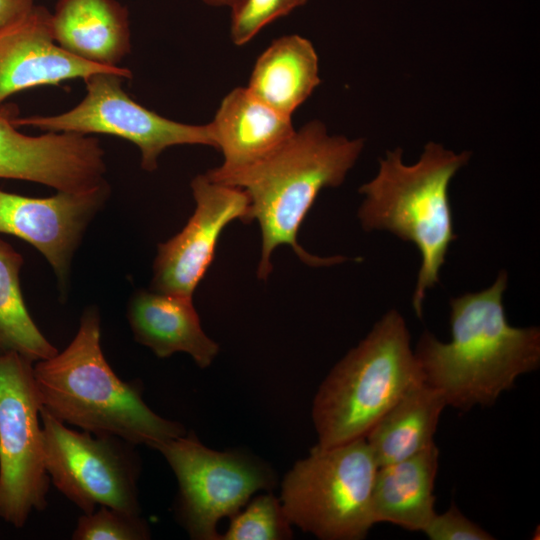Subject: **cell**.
<instances>
[{
    "mask_svg": "<svg viewBox=\"0 0 540 540\" xmlns=\"http://www.w3.org/2000/svg\"><path fill=\"white\" fill-rule=\"evenodd\" d=\"M507 283L501 271L490 287L450 300L451 341L429 331L420 336L414 354L424 383L438 390L446 405L463 412L491 406L520 375L538 369L540 328L508 323Z\"/></svg>",
    "mask_w": 540,
    "mask_h": 540,
    "instance_id": "6da1fadb",
    "label": "cell"
},
{
    "mask_svg": "<svg viewBox=\"0 0 540 540\" xmlns=\"http://www.w3.org/2000/svg\"><path fill=\"white\" fill-rule=\"evenodd\" d=\"M363 149V139L331 135L321 121L313 120L263 161L215 181L238 187L249 198L251 222L256 220L261 231L259 279L268 278L273 251L282 245L290 246L312 267L347 260L340 255L319 257L307 252L298 243V231L318 194L341 185Z\"/></svg>",
    "mask_w": 540,
    "mask_h": 540,
    "instance_id": "7a4b0ae2",
    "label": "cell"
},
{
    "mask_svg": "<svg viewBox=\"0 0 540 540\" xmlns=\"http://www.w3.org/2000/svg\"><path fill=\"white\" fill-rule=\"evenodd\" d=\"M100 324L98 309L87 308L69 345L34 363L41 408L83 431L152 449L184 435L181 423L161 417L144 402L139 384L114 373L101 348Z\"/></svg>",
    "mask_w": 540,
    "mask_h": 540,
    "instance_id": "3957f363",
    "label": "cell"
},
{
    "mask_svg": "<svg viewBox=\"0 0 540 540\" xmlns=\"http://www.w3.org/2000/svg\"><path fill=\"white\" fill-rule=\"evenodd\" d=\"M471 152H455L442 144L428 142L413 164H406L403 150L386 152L377 174L359 188L364 195L358 209L361 227L367 231H388L412 242L421 254L412 306L422 318L428 289L439 283L454 233L449 185L467 165Z\"/></svg>",
    "mask_w": 540,
    "mask_h": 540,
    "instance_id": "277c9868",
    "label": "cell"
},
{
    "mask_svg": "<svg viewBox=\"0 0 540 540\" xmlns=\"http://www.w3.org/2000/svg\"><path fill=\"white\" fill-rule=\"evenodd\" d=\"M422 382L405 319L390 309L319 386L312 405L317 444L329 447L365 438L412 387Z\"/></svg>",
    "mask_w": 540,
    "mask_h": 540,
    "instance_id": "5b68a950",
    "label": "cell"
},
{
    "mask_svg": "<svg viewBox=\"0 0 540 540\" xmlns=\"http://www.w3.org/2000/svg\"><path fill=\"white\" fill-rule=\"evenodd\" d=\"M378 464L365 438L314 446L285 475L280 502L292 525L321 540H361L375 524Z\"/></svg>",
    "mask_w": 540,
    "mask_h": 540,
    "instance_id": "8992f818",
    "label": "cell"
},
{
    "mask_svg": "<svg viewBox=\"0 0 540 540\" xmlns=\"http://www.w3.org/2000/svg\"><path fill=\"white\" fill-rule=\"evenodd\" d=\"M155 450L177 479L176 516L195 540H220L218 522L234 516L252 495L275 483L272 470L260 459L238 450H213L192 432Z\"/></svg>",
    "mask_w": 540,
    "mask_h": 540,
    "instance_id": "52a82bcc",
    "label": "cell"
},
{
    "mask_svg": "<svg viewBox=\"0 0 540 540\" xmlns=\"http://www.w3.org/2000/svg\"><path fill=\"white\" fill-rule=\"evenodd\" d=\"M33 365L17 353L0 355V518L15 528L48 504L50 478Z\"/></svg>",
    "mask_w": 540,
    "mask_h": 540,
    "instance_id": "ba28073f",
    "label": "cell"
},
{
    "mask_svg": "<svg viewBox=\"0 0 540 540\" xmlns=\"http://www.w3.org/2000/svg\"><path fill=\"white\" fill-rule=\"evenodd\" d=\"M45 467L50 482L83 513L107 506L140 514V459L134 444L111 435L72 430L41 408Z\"/></svg>",
    "mask_w": 540,
    "mask_h": 540,
    "instance_id": "9c48e42d",
    "label": "cell"
},
{
    "mask_svg": "<svg viewBox=\"0 0 540 540\" xmlns=\"http://www.w3.org/2000/svg\"><path fill=\"white\" fill-rule=\"evenodd\" d=\"M125 77L118 73H95L84 79L86 95L71 110L52 116L14 117L18 126L45 132L84 135L108 134L135 144L141 168L152 172L167 148L175 145H206L215 148L208 124L191 125L165 118L138 104L122 88Z\"/></svg>",
    "mask_w": 540,
    "mask_h": 540,
    "instance_id": "30bf717a",
    "label": "cell"
},
{
    "mask_svg": "<svg viewBox=\"0 0 540 540\" xmlns=\"http://www.w3.org/2000/svg\"><path fill=\"white\" fill-rule=\"evenodd\" d=\"M195 210L184 228L158 245L151 290L192 297L212 263L223 229L232 221L250 223V203L242 189L199 174L191 181Z\"/></svg>",
    "mask_w": 540,
    "mask_h": 540,
    "instance_id": "8fae6325",
    "label": "cell"
},
{
    "mask_svg": "<svg viewBox=\"0 0 540 540\" xmlns=\"http://www.w3.org/2000/svg\"><path fill=\"white\" fill-rule=\"evenodd\" d=\"M17 109L0 107V178L47 185L57 191L80 192L106 182L104 150L90 135L20 133L13 122Z\"/></svg>",
    "mask_w": 540,
    "mask_h": 540,
    "instance_id": "7c38bea8",
    "label": "cell"
},
{
    "mask_svg": "<svg viewBox=\"0 0 540 540\" xmlns=\"http://www.w3.org/2000/svg\"><path fill=\"white\" fill-rule=\"evenodd\" d=\"M106 182L86 191H57L33 198L0 190V234L16 236L35 247L65 289L72 257L84 231L109 195Z\"/></svg>",
    "mask_w": 540,
    "mask_h": 540,
    "instance_id": "4fadbf2b",
    "label": "cell"
},
{
    "mask_svg": "<svg viewBox=\"0 0 540 540\" xmlns=\"http://www.w3.org/2000/svg\"><path fill=\"white\" fill-rule=\"evenodd\" d=\"M101 72L132 77L127 68L97 65L63 50L52 35L51 12L43 6L35 5L22 19L0 29V107L25 89L84 80Z\"/></svg>",
    "mask_w": 540,
    "mask_h": 540,
    "instance_id": "5bb4252c",
    "label": "cell"
},
{
    "mask_svg": "<svg viewBox=\"0 0 540 540\" xmlns=\"http://www.w3.org/2000/svg\"><path fill=\"white\" fill-rule=\"evenodd\" d=\"M223 162L205 174L220 181L263 161L295 133L291 117L269 107L246 87L231 90L209 123Z\"/></svg>",
    "mask_w": 540,
    "mask_h": 540,
    "instance_id": "9a60e30c",
    "label": "cell"
},
{
    "mask_svg": "<svg viewBox=\"0 0 540 540\" xmlns=\"http://www.w3.org/2000/svg\"><path fill=\"white\" fill-rule=\"evenodd\" d=\"M127 317L135 340L159 358L182 352L207 368L219 352L202 329L192 297L140 290L129 302Z\"/></svg>",
    "mask_w": 540,
    "mask_h": 540,
    "instance_id": "2e32d148",
    "label": "cell"
},
{
    "mask_svg": "<svg viewBox=\"0 0 540 540\" xmlns=\"http://www.w3.org/2000/svg\"><path fill=\"white\" fill-rule=\"evenodd\" d=\"M51 31L63 50L97 65L119 67L130 51L128 10L116 0H58Z\"/></svg>",
    "mask_w": 540,
    "mask_h": 540,
    "instance_id": "e0dca14e",
    "label": "cell"
},
{
    "mask_svg": "<svg viewBox=\"0 0 540 540\" xmlns=\"http://www.w3.org/2000/svg\"><path fill=\"white\" fill-rule=\"evenodd\" d=\"M439 449L433 443L401 461L378 467L373 492L374 523L423 531L436 514L433 494Z\"/></svg>",
    "mask_w": 540,
    "mask_h": 540,
    "instance_id": "ac0fdd59",
    "label": "cell"
},
{
    "mask_svg": "<svg viewBox=\"0 0 540 540\" xmlns=\"http://www.w3.org/2000/svg\"><path fill=\"white\" fill-rule=\"evenodd\" d=\"M320 82L319 60L313 44L291 34L275 39L261 53L246 88L269 107L292 117Z\"/></svg>",
    "mask_w": 540,
    "mask_h": 540,
    "instance_id": "d6986e66",
    "label": "cell"
},
{
    "mask_svg": "<svg viewBox=\"0 0 540 540\" xmlns=\"http://www.w3.org/2000/svg\"><path fill=\"white\" fill-rule=\"evenodd\" d=\"M443 395L422 382L412 387L365 437L378 467L406 459L434 443Z\"/></svg>",
    "mask_w": 540,
    "mask_h": 540,
    "instance_id": "ffe728a7",
    "label": "cell"
},
{
    "mask_svg": "<svg viewBox=\"0 0 540 540\" xmlns=\"http://www.w3.org/2000/svg\"><path fill=\"white\" fill-rule=\"evenodd\" d=\"M23 258L0 239V355L17 353L34 363L58 351L30 316L21 292Z\"/></svg>",
    "mask_w": 540,
    "mask_h": 540,
    "instance_id": "44dd1931",
    "label": "cell"
},
{
    "mask_svg": "<svg viewBox=\"0 0 540 540\" xmlns=\"http://www.w3.org/2000/svg\"><path fill=\"white\" fill-rule=\"evenodd\" d=\"M230 519L220 540H284L292 537V524L280 499L270 492L252 499Z\"/></svg>",
    "mask_w": 540,
    "mask_h": 540,
    "instance_id": "7402d4cb",
    "label": "cell"
},
{
    "mask_svg": "<svg viewBox=\"0 0 540 540\" xmlns=\"http://www.w3.org/2000/svg\"><path fill=\"white\" fill-rule=\"evenodd\" d=\"M150 537V528L140 514L107 506L83 513L71 536L73 540H147Z\"/></svg>",
    "mask_w": 540,
    "mask_h": 540,
    "instance_id": "603a6c76",
    "label": "cell"
},
{
    "mask_svg": "<svg viewBox=\"0 0 540 540\" xmlns=\"http://www.w3.org/2000/svg\"><path fill=\"white\" fill-rule=\"evenodd\" d=\"M309 0H238L231 8L230 38L235 45L248 43L265 26L288 15Z\"/></svg>",
    "mask_w": 540,
    "mask_h": 540,
    "instance_id": "cb8c5ba5",
    "label": "cell"
},
{
    "mask_svg": "<svg viewBox=\"0 0 540 540\" xmlns=\"http://www.w3.org/2000/svg\"><path fill=\"white\" fill-rule=\"evenodd\" d=\"M423 532L431 540H493L495 537L462 514L454 504L435 514Z\"/></svg>",
    "mask_w": 540,
    "mask_h": 540,
    "instance_id": "d4e9b609",
    "label": "cell"
},
{
    "mask_svg": "<svg viewBox=\"0 0 540 540\" xmlns=\"http://www.w3.org/2000/svg\"><path fill=\"white\" fill-rule=\"evenodd\" d=\"M34 6L33 0H0V29L22 19Z\"/></svg>",
    "mask_w": 540,
    "mask_h": 540,
    "instance_id": "484cf974",
    "label": "cell"
},
{
    "mask_svg": "<svg viewBox=\"0 0 540 540\" xmlns=\"http://www.w3.org/2000/svg\"><path fill=\"white\" fill-rule=\"evenodd\" d=\"M202 3L212 7L231 8L238 0H200Z\"/></svg>",
    "mask_w": 540,
    "mask_h": 540,
    "instance_id": "4316f807",
    "label": "cell"
}]
</instances>
